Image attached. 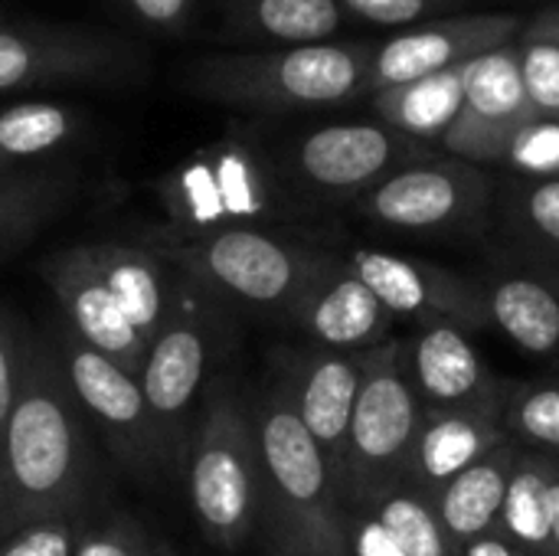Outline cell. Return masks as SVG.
Returning <instances> with one entry per match:
<instances>
[{
  "label": "cell",
  "mask_w": 559,
  "mask_h": 556,
  "mask_svg": "<svg viewBox=\"0 0 559 556\" xmlns=\"http://www.w3.org/2000/svg\"><path fill=\"white\" fill-rule=\"evenodd\" d=\"M82 128L79 111L59 102H20L0 111V174H13L23 161L59 151Z\"/></svg>",
  "instance_id": "83f0119b"
},
{
  "label": "cell",
  "mask_w": 559,
  "mask_h": 556,
  "mask_svg": "<svg viewBox=\"0 0 559 556\" xmlns=\"http://www.w3.org/2000/svg\"><path fill=\"white\" fill-rule=\"evenodd\" d=\"M370 518L390 534V541L406 556H459V547L445 534L432 501L409 485L390 492Z\"/></svg>",
  "instance_id": "f546056e"
},
{
  "label": "cell",
  "mask_w": 559,
  "mask_h": 556,
  "mask_svg": "<svg viewBox=\"0 0 559 556\" xmlns=\"http://www.w3.org/2000/svg\"><path fill=\"white\" fill-rule=\"evenodd\" d=\"M72 197V180L52 170L0 174V256L26 242Z\"/></svg>",
  "instance_id": "4316f807"
},
{
  "label": "cell",
  "mask_w": 559,
  "mask_h": 556,
  "mask_svg": "<svg viewBox=\"0 0 559 556\" xmlns=\"http://www.w3.org/2000/svg\"><path fill=\"white\" fill-rule=\"evenodd\" d=\"M501 423L518 446L559 459V383L508 380Z\"/></svg>",
  "instance_id": "4dcf8cb0"
},
{
  "label": "cell",
  "mask_w": 559,
  "mask_h": 556,
  "mask_svg": "<svg viewBox=\"0 0 559 556\" xmlns=\"http://www.w3.org/2000/svg\"><path fill=\"white\" fill-rule=\"evenodd\" d=\"M406 360L426 413L481 406L508 390V380L491 374L472 334L459 324H423L406 341Z\"/></svg>",
  "instance_id": "d6986e66"
},
{
  "label": "cell",
  "mask_w": 559,
  "mask_h": 556,
  "mask_svg": "<svg viewBox=\"0 0 559 556\" xmlns=\"http://www.w3.org/2000/svg\"><path fill=\"white\" fill-rule=\"evenodd\" d=\"M210 334L203 318L180 298L167 324L147 344L144 367L138 374L147 410L164 439L167 459H180L193 429V406L206 377Z\"/></svg>",
  "instance_id": "9a60e30c"
},
{
  "label": "cell",
  "mask_w": 559,
  "mask_h": 556,
  "mask_svg": "<svg viewBox=\"0 0 559 556\" xmlns=\"http://www.w3.org/2000/svg\"><path fill=\"white\" fill-rule=\"evenodd\" d=\"M419 141L393 131L383 121H341L324 125L288 144V177L331 203L360 200L393 170L423 157Z\"/></svg>",
  "instance_id": "9c48e42d"
},
{
  "label": "cell",
  "mask_w": 559,
  "mask_h": 556,
  "mask_svg": "<svg viewBox=\"0 0 559 556\" xmlns=\"http://www.w3.org/2000/svg\"><path fill=\"white\" fill-rule=\"evenodd\" d=\"M151 249L190 285L203 288V295L255 311H278L285 318L331 259L321 249L262 226H233L197 236L170 233Z\"/></svg>",
  "instance_id": "277c9868"
},
{
  "label": "cell",
  "mask_w": 559,
  "mask_h": 556,
  "mask_svg": "<svg viewBox=\"0 0 559 556\" xmlns=\"http://www.w3.org/2000/svg\"><path fill=\"white\" fill-rule=\"evenodd\" d=\"M518 39H540V43H559V7L537 13L531 23H524Z\"/></svg>",
  "instance_id": "60d3db41"
},
{
  "label": "cell",
  "mask_w": 559,
  "mask_h": 556,
  "mask_svg": "<svg viewBox=\"0 0 559 556\" xmlns=\"http://www.w3.org/2000/svg\"><path fill=\"white\" fill-rule=\"evenodd\" d=\"M504 393L491 403L468 406V410H442V413L423 410V426L413 446L406 485L432 501L452 478H459L491 449L508 442L511 436L504 433L501 423Z\"/></svg>",
  "instance_id": "44dd1931"
},
{
  "label": "cell",
  "mask_w": 559,
  "mask_h": 556,
  "mask_svg": "<svg viewBox=\"0 0 559 556\" xmlns=\"http://www.w3.org/2000/svg\"><path fill=\"white\" fill-rule=\"evenodd\" d=\"M82 252L92 272L102 279V285L111 292V298L124 311V318L151 344L180 301L167 275L170 265L151 246L92 242V246H82Z\"/></svg>",
  "instance_id": "7402d4cb"
},
{
  "label": "cell",
  "mask_w": 559,
  "mask_h": 556,
  "mask_svg": "<svg viewBox=\"0 0 559 556\" xmlns=\"http://www.w3.org/2000/svg\"><path fill=\"white\" fill-rule=\"evenodd\" d=\"M138 23L160 29V33H180L193 20L197 0H118Z\"/></svg>",
  "instance_id": "74e56055"
},
{
  "label": "cell",
  "mask_w": 559,
  "mask_h": 556,
  "mask_svg": "<svg viewBox=\"0 0 559 556\" xmlns=\"http://www.w3.org/2000/svg\"><path fill=\"white\" fill-rule=\"evenodd\" d=\"M180 465L203 537L223 551H239L259 531V442L252 406L229 383L210 390Z\"/></svg>",
  "instance_id": "5b68a950"
},
{
  "label": "cell",
  "mask_w": 559,
  "mask_h": 556,
  "mask_svg": "<svg viewBox=\"0 0 559 556\" xmlns=\"http://www.w3.org/2000/svg\"><path fill=\"white\" fill-rule=\"evenodd\" d=\"M85 524L82 514L33 521L0 541V556H72Z\"/></svg>",
  "instance_id": "d6a6232c"
},
{
  "label": "cell",
  "mask_w": 559,
  "mask_h": 556,
  "mask_svg": "<svg viewBox=\"0 0 559 556\" xmlns=\"http://www.w3.org/2000/svg\"><path fill=\"white\" fill-rule=\"evenodd\" d=\"M511 239L537 262L559 265V177L518 180L501 206Z\"/></svg>",
  "instance_id": "f1b7e54d"
},
{
  "label": "cell",
  "mask_w": 559,
  "mask_h": 556,
  "mask_svg": "<svg viewBox=\"0 0 559 556\" xmlns=\"http://www.w3.org/2000/svg\"><path fill=\"white\" fill-rule=\"evenodd\" d=\"M534 108L524 92L518 43L478 56L468 66L465 98L455 125L442 138L449 157L468 164H504L521 128L534 121Z\"/></svg>",
  "instance_id": "5bb4252c"
},
{
  "label": "cell",
  "mask_w": 559,
  "mask_h": 556,
  "mask_svg": "<svg viewBox=\"0 0 559 556\" xmlns=\"http://www.w3.org/2000/svg\"><path fill=\"white\" fill-rule=\"evenodd\" d=\"M344 13L380 26H419L429 13L452 7L455 0H337Z\"/></svg>",
  "instance_id": "8d00e7d4"
},
{
  "label": "cell",
  "mask_w": 559,
  "mask_h": 556,
  "mask_svg": "<svg viewBox=\"0 0 559 556\" xmlns=\"http://www.w3.org/2000/svg\"><path fill=\"white\" fill-rule=\"evenodd\" d=\"M92 485L85 413L59 351L33 338L16 406L0 442V541L33 521L82 514Z\"/></svg>",
  "instance_id": "6da1fadb"
},
{
  "label": "cell",
  "mask_w": 559,
  "mask_h": 556,
  "mask_svg": "<svg viewBox=\"0 0 559 556\" xmlns=\"http://www.w3.org/2000/svg\"><path fill=\"white\" fill-rule=\"evenodd\" d=\"M419 426L423 403L409 377L406 341L390 338L367 357V374L350 419L341 482L350 518L370 514L390 492L406 485Z\"/></svg>",
  "instance_id": "8992f818"
},
{
  "label": "cell",
  "mask_w": 559,
  "mask_h": 556,
  "mask_svg": "<svg viewBox=\"0 0 559 556\" xmlns=\"http://www.w3.org/2000/svg\"><path fill=\"white\" fill-rule=\"evenodd\" d=\"M521 79L537 118H559V43L518 39Z\"/></svg>",
  "instance_id": "1f68e13d"
},
{
  "label": "cell",
  "mask_w": 559,
  "mask_h": 556,
  "mask_svg": "<svg viewBox=\"0 0 559 556\" xmlns=\"http://www.w3.org/2000/svg\"><path fill=\"white\" fill-rule=\"evenodd\" d=\"M170 233L197 236L233 226H262L292 210L275 167L242 138H219L157 180Z\"/></svg>",
  "instance_id": "52a82bcc"
},
{
  "label": "cell",
  "mask_w": 559,
  "mask_h": 556,
  "mask_svg": "<svg viewBox=\"0 0 559 556\" xmlns=\"http://www.w3.org/2000/svg\"><path fill=\"white\" fill-rule=\"evenodd\" d=\"M468 66H455V69H445V72L370 95L377 118L419 144L423 141L442 144V138L449 134V128L455 125V118L462 111Z\"/></svg>",
  "instance_id": "d4e9b609"
},
{
  "label": "cell",
  "mask_w": 559,
  "mask_h": 556,
  "mask_svg": "<svg viewBox=\"0 0 559 556\" xmlns=\"http://www.w3.org/2000/svg\"><path fill=\"white\" fill-rule=\"evenodd\" d=\"M357 213L390 233L465 239L488 223L491 180L478 164L423 154L364 193Z\"/></svg>",
  "instance_id": "ba28073f"
},
{
  "label": "cell",
  "mask_w": 559,
  "mask_h": 556,
  "mask_svg": "<svg viewBox=\"0 0 559 556\" xmlns=\"http://www.w3.org/2000/svg\"><path fill=\"white\" fill-rule=\"evenodd\" d=\"M344 265L393 318H409L419 328L445 321L465 328L468 334L488 328L485 295L472 275L386 249H354Z\"/></svg>",
  "instance_id": "7c38bea8"
},
{
  "label": "cell",
  "mask_w": 559,
  "mask_h": 556,
  "mask_svg": "<svg viewBox=\"0 0 559 556\" xmlns=\"http://www.w3.org/2000/svg\"><path fill=\"white\" fill-rule=\"evenodd\" d=\"M521 452L524 446H518L514 439L501 442L498 449H491L485 459H478L472 469H465L432 498V508L459 551L468 541L495 531L514 469L521 462Z\"/></svg>",
  "instance_id": "603a6c76"
},
{
  "label": "cell",
  "mask_w": 559,
  "mask_h": 556,
  "mask_svg": "<svg viewBox=\"0 0 559 556\" xmlns=\"http://www.w3.org/2000/svg\"><path fill=\"white\" fill-rule=\"evenodd\" d=\"M478 285L491 328L531 357H559V275L550 265L498 259Z\"/></svg>",
  "instance_id": "ffe728a7"
},
{
  "label": "cell",
  "mask_w": 559,
  "mask_h": 556,
  "mask_svg": "<svg viewBox=\"0 0 559 556\" xmlns=\"http://www.w3.org/2000/svg\"><path fill=\"white\" fill-rule=\"evenodd\" d=\"M367 354H337V351H295L282 357L275 383L292 403L295 416L324 452L337 485L344 482L347 436L357 406V393L367 374ZM344 495V492H341Z\"/></svg>",
  "instance_id": "2e32d148"
},
{
  "label": "cell",
  "mask_w": 559,
  "mask_h": 556,
  "mask_svg": "<svg viewBox=\"0 0 559 556\" xmlns=\"http://www.w3.org/2000/svg\"><path fill=\"white\" fill-rule=\"evenodd\" d=\"M373 43H314L288 49L216 52L183 66L180 85L216 105L308 111L367 95Z\"/></svg>",
  "instance_id": "3957f363"
},
{
  "label": "cell",
  "mask_w": 559,
  "mask_h": 556,
  "mask_svg": "<svg viewBox=\"0 0 559 556\" xmlns=\"http://www.w3.org/2000/svg\"><path fill=\"white\" fill-rule=\"evenodd\" d=\"M559 459L544 452H521L514 469L508 498L501 505L495 531H501L511 544H518L527 556H554L550 544V485L557 475Z\"/></svg>",
  "instance_id": "484cf974"
},
{
  "label": "cell",
  "mask_w": 559,
  "mask_h": 556,
  "mask_svg": "<svg viewBox=\"0 0 559 556\" xmlns=\"http://www.w3.org/2000/svg\"><path fill=\"white\" fill-rule=\"evenodd\" d=\"M459 556H527L518 544H511L501 531H488V534H481V537H475V541H468Z\"/></svg>",
  "instance_id": "ab89813d"
},
{
  "label": "cell",
  "mask_w": 559,
  "mask_h": 556,
  "mask_svg": "<svg viewBox=\"0 0 559 556\" xmlns=\"http://www.w3.org/2000/svg\"><path fill=\"white\" fill-rule=\"evenodd\" d=\"M350 556H406L390 534L370 518V514H354L350 521Z\"/></svg>",
  "instance_id": "f35d334b"
},
{
  "label": "cell",
  "mask_w": 559,
  "mask_h": 556,
  "mask_svg": "<svg viewBox=\"0 0 559 556\" xmlns=\"http://www.w3.org/2000/svg\"><path fill=\"white\" fill-rule=\"evenodd\" d=\"M56 351L85 419H92L105 433L111 452L138 472L170 465L157 423L147 410L141 380L115 360L85 347L69 331L56 341Z\"/></svg>",
  "instance_id": "30bf717a"
},
{
  "label": "cell",
  "mask_w": 559,
  "mask_h": 556,
  "mask_svg": "<svg viewBox=\"0 0 559 556\" xmlns=\"http://www.w3.org/2000/svg\"><path fill=\"white\" fill-rule=\"evenodd\" d=\"M550 544H554V556H559V469L550 485Z\"/></svg>",
  "instance_id": "b9f144b4"
},
{
  "label": "cell",
  "mask_w": 559,
  "mask_h": 556,
  "mask_svg": "<svg viewBox=\"0 0 559 556\" xmlns=\"http://www.w3.org/2000/svg\"><path fill=\"white\" fill-rule=\"evenodd\" d=\"M288 321L321 351L367 354L390 341L396 318L344 265V259L331 256L288 311Z\"/></svg>",
  "instance_id": "e0dca14e"
},
{
  "label": "cell",
  "mask_w": 559,
  "mask_h": 556,
  "mask_svg": "<svg viewBox=\"0 0 559 556\" xmlns=\"http://www.w3.org/2000/svg\"><path fill=\"white\" fill-rule=\"evenodd\" d=\"M72 556H174L157 544L141 524L118 518L98 528H85Z\"/></svg>",
  "instance_id": "d590c367"
},
{
  "label": "cell",
  "mask_w": 559,
  "mask_h": 556,
  "mask_svg": "<svg viewBox=\"0 0 559 556\" xmlns=\"http://www.w3.org/2000/svg\"><path fill=\"white\" fill-rule=\"evenodd\" d=\"M524 20L518 13H459L432 23H419L406 33L373 46L367 69V95L393 85H406L455 66H468L501 46L518 43Z\"/></svg>",
  "instance_id": "4fadbf2b"
},
{
  "label": "cell",
  "mask_w": 559,
  "mask_h": 556,
  "mask_svg": "<svg viewBox=\"0 0 559 556\" xmlns=\"http://www.w3.org/2000/svg\"><path fill=\"white\" fill-rule=\"evenodd\" d=\"M344 23L337 0H226V36L275 49L328 43Z\"/></svg>",
  "instance_id": "cb8c5ba5"
},
{
  "label": "cell",
  "mask_w": 559,
  "mask_h": 556,
  "mask_svg": "<svg viewBox=\"0 0 559 556\" xmlns=\"http://www.w3.org/2000/svg\"><path fill=\"white\" fill-rule=\"evenodd\" d=\"M504 164L527 180L559 177V118H534L521 128Z\"/></svg>",
  "instance_id": "e575fe53"
},
{
  "label": "cell",
  "mask_w": 559,
  "mask_h": 556,
  "mask_svg": "<svg viewBox=\"0 0 559 556\" xmlns=\"http://www.w3.org/2000/svg\"><path fill=\"white\" fill-rule=\"evenodd\" d=\"M29 347H33V334L23 328V321L0 308V442L7 436L13 406H16V393L29 364Z\"/></svg>",
  "instance_id": "836d02e7"
},
{
  "label": "cell",
  "mask_w": 559,
  "mask_h": 556,
  "mask_svg": "<svg viewBox=\"0 0 559 556\" xmlns=\"http://www.w3.org/2000/svg\"><path fill=\"white\" fill-rule=\"evenodd\" d=\"M43 279L66 315V331L95 354L115 360L118 367L138 377L147 357V341L124 318V311L102 285V279L92 272L82 246L43 259Z\"/></svg>",
  "instance_id": "ac0fdd59"
},
{
  "label": "cell",
  "mask_w": 559,
  "mask_h": 556,
  "mask_svg": "<svg viewBox=\"0 0 559 556\" xmlns=\"http://www.w3.org/2000/svg\"><path fill=\"white\" fill-rule=\"evenodd\" d=\"M134 49L108 33L0 23V92L62 82H108L134 72Z\"/></svg>",
  "instance_id": "8fae6325"
},
{
  "label": "cell",
  "mask_w": 559,
  "mask_h": 556,
  "mask_svg": "<svg viewBox=\"0 0 559 556\" xmlns=\"http://www.w3.org/2000/svg\"><path fill=\"white\" fill-rule=\"evenodd\" d=\"M259 442V524L272 556H350V511L341 485L282 387L252 403Z\"/></svg>",
  "instance_id": "7a4b0ae2"
}]
</instances>
